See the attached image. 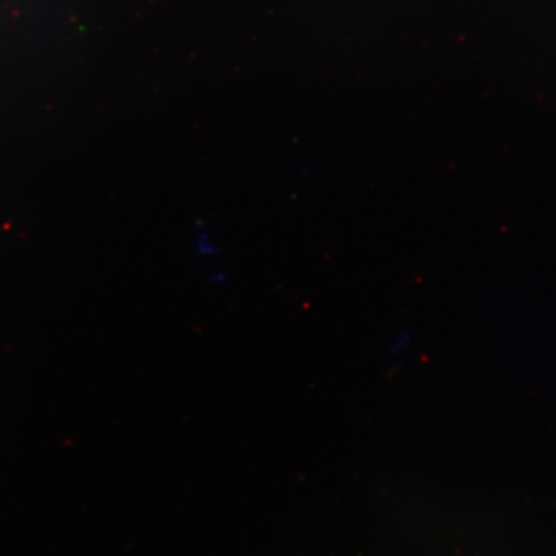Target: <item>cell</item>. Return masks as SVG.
I'll use <instances>...</instances> for the list:
<instances>
[{"mask_svg":"<svg viewBox=\"0 0 556 556\" xmlns=\"http://www.w3.org/2000/svg\"><path fill=\"white\" fill-rule=\"evenodd\" d=\"M412 346V334L407 331L397 332L393 339H391L388 350H390L391 356H402L408 348Z\"/></svg>","mask_w":556,"mask_h":556,"instance_id":"7a4b0ae2","label":"cell"},{"mask_svg":"<svg viewBox=\"0 0 556 556\" xmlns=\"http://www.w3.org/2000/svg\"><path fill=\"white\" fill-rule=\"evenodd\" d=\"M193 248L197 249L200 257H215L219 254L217 239L212 236L211 230L201 225L197 226L195 233H193Z\"/></svg>","mask_w":556,"mask_h":556,"instance_id":"6da1fadb","label":"cell"}]
</instances>
